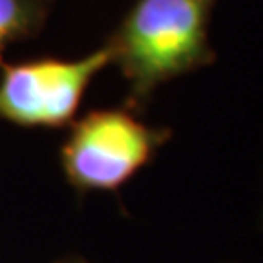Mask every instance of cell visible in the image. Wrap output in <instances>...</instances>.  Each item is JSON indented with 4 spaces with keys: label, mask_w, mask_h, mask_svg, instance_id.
<instances>
[{
    "label": "cell",
    "mask_w": 263,
    "mask_h": 263,
    "mask_svg": "<svg viewBox=\"0 0 263 263\" xmlns=\"http://www.w3.org/2000/svg\"><path fill=\"white\" fill-rule=\"evenodd\" d=\"M216 0H137L109 41L113 61L144 100L172 78L213 65L209 26Z\"/></svg>",
    "instance_id": "obj_1"
},
{
    "label": "cell",
    "mask_w": 263,
    "mask_h": 263,
    "mask_svg": "<svg viewBox=\"0 0 263 263\" xmlns=\"http://www.w3.org/2000/svg\"><path fill=\"white\" fill-rule=\"evenodd\" d=\"M109 63H113V49L107 43L78 61L12 66L0 82V115L24 125L68 121L92 78Z\"/></svg>",
    "instance_id": "obj_3"
},
{
    "label": "cell",
    "mask_w": 263,
    "mask_h": 263,
    "mask_svg": "<svg viewBox=\"0 0 263 263\" xmlns=\"http://www.w3.org/2000/svg\"><path fill=\"white\" fill-rule=\"evenodd\" d=\"M170 137L117 109L90 113L78 123L63 158L68 178L84 189H115L152 158Z\"/></svg>",
    "instance_id": "obj_2"
},
{
    "label": "cell",
    "mask_w": 263,
    "mask_h": 263,
    "mask_svg": "<svg viewBox=\"0 0 263 263\" xmlns=\"http://www.w3.org/2000/svg\"><path fill=\"white\" fill-rule=\"evenodd\" d=\"M29 10L26 0H0V53L6 43L28 26Z\"/></svg>",
    "instance_id": "obj_4"
}]
</instances>
